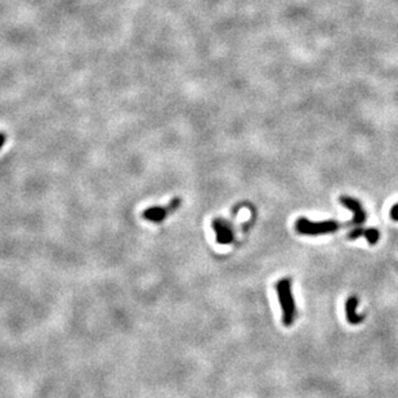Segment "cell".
Here are the masks:
<instances>
[{
	"label": "cell",
	"instance_id": "cell-7",
	"mask_svg": "<svg viewBox=\"0 0 398 398\" xmlns=\"http://www.w3.org/2000/svg\"><path fill=\"white\" fill-rule=\"evenodd\" d=\"M364 237H366V240L369 241L370 245H375L379 241L380 233L378 232V229L375 228H367L364 229Z\"/></svg>",
	"mask_w": 398,
	"mask_h": 398
},
{
	"label": "cell",
	"instance_id": "cell-9",
	"mask_svg": "<svg viewBox=\"0 0 398 398\" xmlns=\"http://www.w3.org/2000/svg\"><path fill=\"white\" fill-rule=\"evenodd\" d=\"M6 139H7L6 134H4V133H0V148L4 146V143H6Z\"/></svg>",
	"mask_w": 398,
	"mask_h": 398
},
{
	"label": "cell",
	"instance_id": "cell-8",
	"mask_svg": "<svg viewBox=\"0 0 398 398\" xmlns=\"http://www.w3.org/2000/svg\"><path fill=\"white\" fill-rule=\"evenodd\" d=\"M390 217H392L393 221L398 222V204L393 205V208L390 209Z\"/></svg>",
	"mask_w": 398,
	"mask_h": 398
},
{
	"label": "cell",
	"instance_id": "cell-3",
	"mask_svg": "<svg viewBox=\"0 0 398 398\" xmlns=\"http://www.w3.org/2000/svg\"><path fill=\"white\" fill-rule=\"evenodd\" d=\"M181 203H182L181 198L177 197L174 198V200L170 201L169 205H166V207L148 208V209H146L143 213H142V217H143L146 221L160 223V222H163L170 213L175 212L178 208L181 207Z\"/></svg>",
	"mask_w": 398,
	"mask_h": 398
},
{
	"label": "cell",
	"instance_id": "cell-2",
	"mask_svg": "<svg viewBox=\"0 0 398 398\" xmlns=\"http://www.w3.org/2000/svg\"><path fill=\"white\" fill-rule=\"evenodd\" d=\"M295 229L301 235L307 236H317L325 235V233H332L338 231L339 224L335 221H325V222H311L307 218H299L295 223Z\"/></svg>",
	"mask_w": 398,
	"mask_h": 398
},
{
	"label": "cell",
	"instance_id": "cell-1",
	"mask_svg": "<svg viewBox=\"0 0 398 398\" xmlns=\"http://www.w3.org/2000/svg\"><path fill=\"white\" fill-rule=\"evenodd\" d=\"M276 290L282 307V322L285 326H290L296 317V307L291 291V280L290 278L280 280L276 284Z\"/></svg>",
	"mask_w": 398,
	"mask_h": 398
},
{
	"label": "cell",
	"instance_id": "cell-5",
	"mask_svg": "<svg viewBox=\"0 0 398 398\" xmlns=\"http://www.w3.org/2000/svg\"><path fill=\"white\" fill-rule=\"evenodd\" d=\"M213 228L217 232V240L221 243H228L233 240V232L228 223L222 219H217L213 222Z\"/></svg>",
	"mask_w": 398,
	"mask_h": 398
},
{
	"label": "cell",
	"instance_id": "cell-4",
	"mask_svg": "<svg viewBox=\"0 0 398 398\" xmlns=\"http://www.w3.org/2000/svg\"><path fill=\"white\" fill-rule=\"evenodd\" d=\"M340 203L346 209H350L353 212V224L361 226V224L366 221V213L362 209V205L360 201H357L353 197H350V196H341Z\"/></svg>",
	"mask_w": 398,
	"mask_h": 398
},
{
	"label": "cell",
	"instance_id": "cell-6",
	"mask_svg": "<svg viewBox=\"0 0 398 398\" xmlns=\"http://www.w3.org/2000/svg\"><path fill=\"white\" fill-rule=\"evenodd\" d=\"M357 306H358V299L357 296H350L346 299L345 302V315H346V320L348 322L352 325H358L361 324L364 321L365 316L364 315H358L357 313Z\"/></svg>",
	"mask_w": 398,
	"mask_h": 398
}]
</instances>
